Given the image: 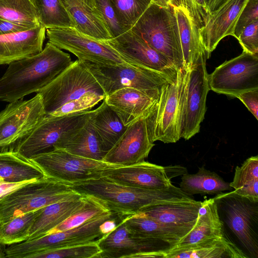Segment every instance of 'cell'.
<instances>
[{
  "instance_id": "obj_50",
  "label": "cell",
  "mask_w": 258,
  "mask_h": 258,
  "mask_svg": "<svg viewBox=\"0 0 258 258\" xmlns=\"http://www.w3.org/2000/svg\"><path fill=\"white\" fill-rule=\"evenodd\" d=\"M165 168L166 174L170 180L173 177L182 175L187 172L186 169L180 166H168L165 167Z\"/></svg>"
},
{
  "instance_id": "obj_20",
  "label": "cell",
  "mask_w": 258,
  "mask_h": 258,
  "mask_svg": "<svg viewBox=\"0 0 258 258\" xmlns=\"http://www.w3.org/2000/svg\"><path fill=\"white\" fill-rule=\"evenodd\" d=\"M103 177L121 185L142 189H161L172 184L165 167L145 161L107 169Z\"/></svg>"
},
{
  "instance_id": "obj_55",
  "label": "cell",
  "mask_w": 258,
  "mask_h": 258,
  "mask_svg": "<svg viewBox=\"0 0 258 258\" xmlns=\"http://www.w3.org/2000/svg\"><path fill=\"white\" fill-rule=\"evenodd\" d=\"M208 1H209V0H205V1H206V2L207 4V3H208Z\"/></svg>"
},
{
  "instance_id": "obj_41",
  "label": "cell",
  "mask_w": 258,
  "mask_h": 258,
  "mask_svg": "<svg viewBox=\"0 0 258 258\" xmlns=\"http://www.w3.org/2000/svg\"><path fill=\"white\" fill-rule=\"evenodd\" d=\"M95 8L100 13L112 38L129 30L121 22L110 0H95Z\"/></svg>"
},
{
  "instance_id": "obj_5",
  "label": "cell",
  "mask_w": 258,
  "mask_h": 258,
  "mask_svg": "<svg viewBox=\"0 0 258 258\" xmlns=\"http://www.w3.org/2000/svg\"><path fill=\"white\" fill-rule=\"evenodd\" d=\"M130 30L164 55L177 69L184 68L178 26L172 7L164 8L151 3Z\"/></svg>"
},
{
  "instance_id": "obj_39",
  "label": "cell",
  "mask_w": 258,
  "mask_h": 258,
  "mask_svg": "<svg viewBox=\"0 0 258 258\" xmlns=\"http://www.w3.org/2000/svg\"><path fill=\"white\" fill-rule=\"evenodd\" d=\"M101 250L97 240L36 253L30 258H99Z\"/></svg>"
},
{
  "instance_id": "obj_26",
  "label": "cell",
  "mask_w": 258,
  "mask_h": 258,
  "mask_svg": "<svg viewBox=\"0 0 258 258\" xmlns=\"http://www.w3.org/2000/svg\"><path fill=\"white\" fill-rule=\"evenodd\" d=\"M84 200L85 196L77 193L69 199L42 208L31 227L28 240L47 234L80 207Z\"/></svg>"
},
{
  "instance_id": "obj_7",
  "label": "cell",
  "mask_w": 258,
  "mask_h": 258,
  "mask_svg": "<svg viewBox=\"0 0 258 258\" xmlns=\"http://www.w3.org/2000/svg\"><path fill=\"white\" fill-rule=\"evenodd\" d=\"M90 111L79 113L45 117L28 135L10 146L24 157H33L56 149L67 138L86 123Z\"/></svg>"
},
{
  "instance_id": "obj_49",
  "label": "cell",
  "mask_w": 258,
  "mask_h": 258,
  "mask_svg": "<svg viewBox=\"0 0 258 258\" xmlns=\"http://www.w3.org/2000/svg\"><path fill=\"white\" fill-rule=\"evenodd\" d=\"M121 216L117 215L104 221L100 225V229L101 233L104 235H106L113 231L118 224L117 221Z\"/></svg>"
},
{
  "instance_id": "obj_32",
  "label": "cell",
  "mask_w": 258,
  "mask_h": 258,
  "mask_svg": "<svg viewBox=\"0 0 258 258\" xmlns=\"http://www.w3.org/2000/svg\"><path fill=\"white\" fill-rule=\"evenodd\" d=\"M73 154L102 161L106 154L89 117L77 132L65 139L57 147Z\"/></svg>"
},
{
  "instance_id": "obj_33",
  "label": "cell",
  "mask_w": 258,
  "mask_h": 258,
  "mask_svg": "<svg viewBox=\"0 0 258 258\" xmlns=\"http://www.w3.org/2000/svg\"><path fill=\"white\" fill-rule=\"evenodd\" d=\"M180 189L185 194L192 196L196 194L217 195L226 191H232L229 183L225 181L215 172L199 168L195 174L186 172L182 175Z\"/></svg>"
},
{
  "instance_id": "obj_12",
  "label": "cell",
  "mask_w": 258,
  "mask_h": 258,
  "mask_svg": "<svg viewBox=\"0 0 258 258\" xmlns=\"http://www.w3.org/2000/svg\"><path fill=\"white\" fill-rule=\"evenodd\" d=\"M99 258H164L176 244L162 239L141 237L130 233L121 218L116 227L97 240Z\"/></svg>"
},
{
  "instance_id": "obj_34",
  "label": "cell",
  "mask_w": 258,
  "mask_h": 258,
  "mask_svg": "<svg viewBox=\"0 0 258 258\" xmlns=\"http://www.w3.org/2000/svg\"><path fill=\"white\" fill-rule=\"evenodd\" d=\"M230 186L234 191L241 196L258 201V156L247 159L240 166L235 168Z\"/></svg>"
},
{
  "instance_id": "obj_42",
  "label": "cell",
  "mask_w": 258,
  "mask_h": 258,
  "mask_svg": "<svg viewBox=\"0 0 258 258\" xmlns=\"http://www.w3.org/2000/svg\"><path fill=\"white\" fill-rule=\"evenodd\" d=\"M105 98L104 96L94 93L86 94L79 99L63 104L48 117L68 115L90 111Z\"/></svg>"
},
{
  "instance_id": "obj_8",
  "label": "cell",
  "mask_w": 258,
  "mask_h": 258,
  "mask_svg": "<svg viewBox=\"0 0 258 258\" xmlns=\"http://www.w3.org/2000/svg\"><path fill=\"white\" fill-rule=\"evenodd\" d=\"M45 117L49 116L63 104L89 93L106 96L96 79L77 59L55 79L39 90Z\"/></svg>"
},
{
  "instance_id": "obj_43",
  "label": "cell",
  "mask_w": 258,
  "mask_h": 258,
  "mask_svg": "<svg viewBox=\"0 0 258 258\" xmlns=\"http://www.w3.org/2000/svg\"><path fill=\"white\" fill-rule=\"evenodd\" d=\"M170 6L184 9L199 29L204 26L209 14L205 0H171Z\"/></svg>"
},
{
  "instance_id": "obj_2",
  "label": "cell",
  "mask_w": 258,
  "mask_h": 258,
  "mask_svg": "<svg viewBox=\"0 0 258 258\" xmlns=\"http://www.w3.org/2000/svg\"><path fill=\"white\" fill-rule=\"evenodd\" d=\"M68 185L81 195L98 200L111 212L121 217L137 213L147 206L163 202L194 200L173 184L161 189H142L101 177Z\"/></svg>"
},
{
  "instance_id": "obj_51",
  "label": "cell",
  "mask_w": 258,
  "mask_h": 258,
  "mask_svg": "<svg viewBox=\"0 0 258 258\" xmlns=\"http://www.w3.org/2000/svg\"><path fill=\"white\" fill-rule=\"evenodd\" d=\"M227 0H209L207 3V7L209 11V14L217 9Z\"/></svg>"
},
{
  "instance_id": "obj_21",
  "label": "cell",
  "mask_w": 258,
  "mask_h": 258,
  "mask_svg": "<svg viewBox=\"0 0 258 258\" xmlns=\"http://www.w3.org/2000/svg\"><path fill=\"white\" fill-rule=\"evenodd\" d=\"M160 90H142L124 88L116 90L104 99L125 126L146 117L156 103Z\"/></svg>"
},
{
  "instance_id": "obj_47",
  "label": "cell",
  "mask_w": 258,
  "mask_h": 258,
  "mask_svg": "<svg viewBox=\"0 0 258 258\" xmlns=\"http://www.w3.org/2000/svg\"><path fill=\"white\" fill-rule=\"evenodd\" d=\"M34 180H36L21 182H9L5 181L4 179L0 176V200L19 187Z\"/></svg>"
},
{
  "instance_id": "obj_36",
  "label": "cell",
  "mask_w": 258,
  "mask_h": 258,
  "mask_svg": "<svg viewBox=\"0 0 258 258\" xmlns=\"http://www.w3.org/2000/svg\"><path fill=\"white\" fill-rule=\"evenodd\" d=\"M34 6L40 24L46 29L74 28L75 23L61 0H31Z\"/></svg>"
},
{
  "instance_id": "obj_9",
  "label": "cell",
  "mask_w": 258,
  "mask_h": 258,
  "mask_svg": "<svg viewBox=\"0 0 258 258\" xmlns=\"http://www.w3.org/2000/svg\"><path fill=\"white\" fill-rule=\"evenodd\" d=\"M117 215L108 212L74 228L9 245L6 249V257L30 258L39 252L97 240L103 236L101 224Z\"/></svg>"
},
{
  "instance_id": "obj_13",
  "label": "cell",
  "mask_w": 258,
  "mask_h": 258,
  "mask_svg": "<svg viewBox=\"0 0 258 258\" xmlns=\"http://www.w3.org/2000/svg\"><path fill=\"white\" fill-rule=\"evenodd\" d=\"M208 82L210 90L235 97L245 91L258 89V54L243 51L208 75Z\"/></svg>"
},
{
  "instance_id": "obj_18",
  "label": "cell",
  "mask_w": 258,
  "mask_h": 258,
  "mask_svg": "<svg viewBox=\"0 0 258 258\" xmlns=\"http://www.w3.org/2000/svg\"><path fill=\"white\" fill-rule=\"evenodd\" d=\"M154 145L149 138L146 117H142L127 126L103 161L118 166L134 165L144 161Z\"/></svg>"
},
{
  "instance_id": "obj_17",
  "label": "cell",
  "mask_w": 258,
  "mask_h": 258,
  "mask_svg": "<svg viewBox=\"0 0 258 258\" xmlns=\"http://www.w3.org/2000/svg\"><path fill=\"white\" fill-rule=\"evenodd\" d=\"M105 41L128 63L176 77L178 69L171 61L131 30Z\"/></svg>"
},
{
  "instance_id": "obj_45",
  "label": "cell",
  "mask_w": 258,
  "mask_h": 258,
  "mask_svg": "<svg viewBox=\"0 0 258 258\" xmlns=\"http://www.w3.org/2000/svg\"><path fill=\"white\" fill-rule=\"evenodd\" d=\"M237 40L243 51L258 54V20L247 25L243 30Z\"/></svg>"
},
{
  "instance_id": "obj_24",
  "label": "cell",
  "mask_w": 258,
  "mask_h": 258,
  "mask_svg": "<svg viewBox=\"0 0 258 258\" xmlns=\"http://www.w3.org/2000/svg\"><path fill=\"white\" fill-rule=\"evenodd\" d=\"M248 258L227 236L181 246H175L164 258Z\"/></svg>"
},
{
  "instance_id": "obj_35",
  "label": "cell",
  "mask_w": 258,
  "mask_h": 258,
  "mask_svg": "<svg viewBox=\"0 0 258 258\" xmlns=\"http://www.w3.org/2000/svg\"><path fill=\"white\" fill-rule=\"evenodd\" d=\"M0 18L29 29L41 25L31 0H0Z\"/></svg>"
},
{
  "instance_id": "obj_40",
  "label": "cell",
  "mask_w": 258,
  "mask_h": 258,
  "mask_svg": "<svg viewBox=\"0 0 258 258\" xmlns=\"http://www.w3.org/2000/svg\"><path fill=\"white\" fill-rule=\"evenodd\" d=\"M120 20L130 30L151 4V0H110Z\"/></svg>"
},
{
  "instance_id": "obj_30",
  "label": "cell",
  "mask_w": 258,
  "mask_h": 258,
  "mask_svg": "<svg viewBox=\"0 0 258 258\" xmlns=\"http://www.w3.org/2000/svg\"><path fill=\"white\" fill-rule=\"evenodd\" d=\"M0 176L9 182L38 180L46 176L31 159L11 150L0 152Z\"/></svg>"
},
{
  "instance_id": "obj_1",
  "label": "cell",
  "mask_w": 258,
  "mask_h": 258,
  "mask_svg": "<svg viewBox=\"0 0 258 258\" xmlns=\"http://www.w3.org/2000/svg\"><path fill=\"white\" fill-rule=\"evenodd\" d=\"M72 62L69 54L48 42L37 54L9 64L0 78V100L10 103L37 93Z\"/></svg>"
},
{
  "instance_id": "obj_54",
  "label": "cell",
  "mask_w": 258,
  "mask_h": 258,
  "mask_svg": "<svg viewBox=\"0 0 258 258\" xmlns=\"http://www.w3.org/2000/svg\"><path fill=\"white\" fill-rule=\"evenodd\" d=\"M6 245L0 243V258L6 257Z\"/></svg>"
},
{
  "instance_id": "obj_44",
  "label": "cell",
  "mask_w": 258,
  "mask_h": 258,
  "mask_svg": "<svg viewBox=\"0 0 258 258\" xmlns=\"http://www.w3.org/2000/svg\"><path fill=\"white\" fill-rule=\"evenodd\" d=\"M258 20V0H248L236 23L233 36L238 39L243 30L249 24Z\"/></svg>"
},
{
  "instance_id": "obj_53",
  "label": "cell",
  "mask_w": 258,
  "mask_h": 258,
  "mask_svg": "<svg viewBox=\"0 0 258 258\" xmlns=\"http://www.w3.org/2000/svg\"><path fill=\"white\" fill-rule=\"evenodd\" d=\"M85 5L91 8L94 9L95 8V0H81Z\"/></svg>"
},
{
  "instance_id": "obj_29",
  "label": "cell",
  "mask_w": 258,
  "mask_h": 258,
  "mask_svg": "<svg viewBox=\"0 0 258 258\" xmlns=\"http://www.w3.org/2000/svg\"><path fill=\"white\" fill-rule=\"evenodd\" d=\"M89 119L106 153L117 142L127 127L104 100L98 107L90 110Z\"/></svg>"
},
{
  "instance_id": "obj_6",
  "label": "cell",
  "mask_w": 258,
  "mask_h": 258,
  "mask_svg": "<svg viewBox=\"0 0 258 258\" xmlns=\"http://www.w3.org/2000/svg\"><path fill=\"white\" fill-rule=\"evenodd\" d=\"M77 192L47 176L32 181L0 200V225L21 215L69 199Z\"/></svg>"
},
{
  "instance_id": "obj_25",
  "label": "cell",
  "mask_w": 258,
  "mask_h": 258,
  "mask_svg": "<svg viewBox=\"0 0 258 258\" xmlns=\"http://www.w3.org/2000/svg\"><path fill=\"white\" fill-rule=\"evenodd\" d=\"M226 236L214 198L205 200L200 209L192 229L180 239L175 246H181Z\"/></svg>"
},
{
  "instance_id": "obj_16",
  "label": "cell",
  "mask_w": 258,
  "mask_h": 258,
  "mask_svg": "<svg viewBox=\"0 0 258 258\" xmlns=\"http://www.w3.org/2000/svg\"><path fill=\"white\" fill-rule=\"evenodd\" d=\"M45 117L41 96L22 99L0 112V149H7L30 133Z\"/></svg>"
},
{
  "instance_id": "obj_23",
  "label": "cell",
  "mask_w": 258,
  "mask_h": 258,
  "mask_svg": "<svg viewBox=\"0 0 258 258\" xmlns=\"http://www.w3.org/2000/svg\"><path fill=\"white\" fill-rule=\"evenodd\" d=\"M202 204L195 200L166 201L147 206L140 212L168 226L192 229Z\"/></svg>"
},
{
  "instance_id": "obj_11",
  "label": "cell",
  "mask_w": 258,
  "mask_h": 258,
  "mask_svg": "<svg viewBox=\"0 0 258 258\" xmlns=\"http://www.w3.org/2000/svg\"><path fill=\"white\" fill-rule=\"evenodd\" d=\"M31 160L47 177L67 184L100 178L105 170L119 167L76 155L61 149L37 155Z\"/></svg>"
},
{
  "instance_id": "obj_27",
  "label": "cell",
  "mask_w": 258,
  "mask_h": 258,
  "mask_svg": "<svg viewBox=\"0 0 258 258\" xmlns=\"http://www.w3.org/2000/svg\"><path fill=\"white\" fill-rule=\"evenodd\" d=\"M128 230L134 236L162 239L176 244L191 229L162 224L142 212L122 217Z\"/></svg>"
},
{
  "instance_id": "obj_48",
  "label": "cell",
  "mask_w": 258,
  "mask_h": 258,
  "mask_svg": "<svg viewBox=\"0 0 258 258\" xmlns=\"http://www.w3.org/2000/svg\"><path fill=\"white\" fill-rule=\"evenodd\" d=\"M30 29L0 18V36Z\"/></svg>"
},
{
  "instance_id": "obj_46",
  "label": "cell",
  "mask_w": 258,
  "mask_h": 258,
  "mask_svg": "<svg viewBox=\"0 0 258 258\" xmlns=\"http://www.w3.org/2000/svg\"><path fill=\"white\" fill-rule=\"evenodd\" d=\"M238 98L248 110L258 119V89L251 90L238 95Z\"/></svg>"
},
{
  "instance_id": "obj_19",
  "label": "cell",
  "mask_w": 258,
  "mask_h": 258,
  "mask_svg": "<svg viewBox=\"0 0 258 258\" xmlns=\"http://www.w3.org/2000/svg\"><path fill=\"white\" fill-rule=\"evenodd\" d=\"M248 0H227L209 14L204 26L199 29L207 59L219 42L234 35L238 17Z\"/></svg>"
},
{
  "instance_id": "obj_31",
  "label": "cell",
  "mask_w": 258,
  "mask_h": 258,
  "mask_svg": "<svg viewBox=\"0 0 258 258\" xmlns=\"http://www.w3.org/2000/svg\"><path fill=\"white\" fill-rule=\"evenodd\" d=\"M172 8L178 26L184 67L189 70L201 56L204 55L207 56V53L201 40L199 28L184 9L180 7Z\"/></svg>"
},
{
  "instance_id": "obj_38",
  "label": "cell",
  "mask_w": 258,
  "mask_h": 258,
  "mask_svg": "<svg viewBox=\"0 0 258 258\" xmlns=\"http://www.w3.org/2000/svg\"><path fill=\"white\" fill-rule=\"evenodd\" d=\"M108 212L111 211L101 202L92 197L85 196L82 205L47 234L74 228Z\"/></svg>"
},
{
  "instance_id": "obj_10",
  "label": "cell",
  "mask_w": 258,
  "mask_h": 258,
  "mask_svg": "<svg viewBox=\"0 0 258 258\" xmlns=\"http://www.w3.org/2000/svg\"><path fill=\"white\" fill-rule=\"evenodd\" d=\"M83 62L96 79L106 96L124 88L160 90L163 85L176 78L130 64L105 65L87 61Z\"/></svg>"
},
{
  "instance_id": "obj_4",
  "label": "cell",
  "mask_w": 258,
  "mask_h": 258,
  "mask_svg": "<svg viewBox=\"0 0 258 258\" xmlns=\"http://www.w3.org/2000/svg\"><path fill=\"white\" fill-rule=\"evenodd\" d=\"M187 70L179 68L175 80L163 85L146 117L150 139L174 143L181 138L182 107Z\"/></svg>"
},
{
  "instance_id": "obj_28",
  "label": "cell",
  "mask_w": 258,
  "mask_h": 258,
  "mask_svg": "<svg viewBox=\"0 0 258 258\" xmlns=\"http://www.w3.org/2000/svg\"><path fill=\"white\" fill-rule=\"evenodd\" d=\"M65 9L75 23V28L93 38L105 41L111 35L100 13L92 9L81 0H61Z\"/></svg>"
},
{
  "instance_id": "obj_37",
  "label": "cell",
  "mask_w": 258,
  "mask_h": 258,
  "mask_svg": "<svg viewBox=\"0 0 258 258\" xmlns=\"http://www.w3.org/2000/svg\"><path fill=\"white\" fill-rule=\"evenodd\" d=\"M42 208L17 217L0 225V243L11 245L29 239L31 227Z\"/></svg>"
},
{
  "instance_id": "obj_15",
  "label": "cell",
  "mask_w": 258,
  "mask_h": 258,
  "mask_svg": "<svg viewBox=\"0 0 258 258\" xmlns=\"http://www.w3.org/2000/svg\"><path fill=\"white\" fill-rule=\"evenodd\" d=\"M46 35L48 42L80 60L105 65L129 64L105 41L86 36L74 28L47 29Z\"/></svg>"
},
{
  "instance_id": "obj_3",
  "label": "cell",
  "mask_w": 258,
  "mask_h": 258,
  "mask_svg": "<svg viewBox=\"0 0 258 258\" xmlns=\"http://www.w3.org/2000/svg\"><path fill=\"white\" fill-rule=\"evenodd\" d=\"M223 228L233 243L248 258L258 257V201L236 194L222 192L214 198ZM231 241V240H230Z\"/></svg>"
},
{
  "instance_id": "obj_52",
  "label": "cell",
  "mask_w": 258,
  "mask_h": 258,
  "mask_svg": "<svg viewBox=\"0 0 258 258\" xmlns=\"http://www.w3.org/2000/svg\"><path fill=\"white\" fill-rule=\"evenodd\" d=\"M171 0H151V2L161 7L167 8L170 6Z\"/></svg>"
},
{
  "instance_id": "obj_22",
  "label": "cell",
  "mask_w": 258,
  "mask_h": 258,
  "mask_svg": "<svg viewBox=\"0 0 258 258\" xmlns=\"http://www.w3.org/2000/svg\"><path fill=\"white\" fill-rule=\"evenodd\" d=\"M46 29L40 25L0 36V64L12 62L40 53L43 50Z\"/></svg>"
},
{
  "instance_id": "obj_14",
  "label": "cell",
  "mask_w": 258,
  "mask_h": 258,
  "mask_svg": "<svg viewBox=\"0 0 258 258\" xmlns=\"http://www.w3.org/2000/svg\"><path fill=\"white\" fill-rule=\"evenodd\" d=\"M206 55L187 70L183 102L181 138L189 140L200 130L206 111L210 91Z\"/></svg>"
}]
</instances>
